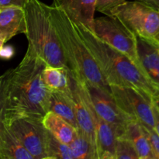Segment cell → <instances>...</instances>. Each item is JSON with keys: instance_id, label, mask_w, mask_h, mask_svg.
<instances>
[{"instance_id": "cell-26", "label": "cell", "mask_w": 159, "mask_h": 159, "mask_svg": "<svg viewBox=\"0 0 159 159\" xmlns=\"http://www.w3.org/2000/svg\"><path fill=\"white\" fill-rule=\"evenodd\" d=\"M14 54V49L11 46H5L2 48L0 51V57L5 60H9L13 56Z\"/></svg>"}, {"instance_id": "cell-29", "label": "cell", "mask_w": 159, "mask_h": 159, "mask_svg": "<svg viewBox=\"0 0 159 159\" xmlns=\"http://www.w3.org/2000/svg\"><path fill=\"white\" fill-rule=\"evenodd\" d=\"M152 103L155 106V107L158 108V111H159V96H157V97H155L154 99H152Z\"/></svg>"}, {"instance_id": "cell-20", "label": "cell", "mask_w": 159, "mask_h": 159, "mask_svg": "<svg viewBox=\"0 0 159 159\" xmlns=\"http://www.w3.org/2000/svg\"><path fill=\"white\" fill-rule=\"evenodd\" d=\"M115 159H139L133 144L125 137H117L115 144Z\"/></svg>"}, {"instance_id": "cell-10", "label": "cell", "mask_w": 159, "mask_h": 159, "mask_svg": "<svg viewBox=\"0 0 159 159\" xmlns=\"http://www.w3.org/2000/svg\"><path fill=\"white\" fill-rule=\"evenodd\" d=\"M137 37V48L144 74L159 89V45L155 41Z\"/></svg>"}, {"instance_id": "cell-31", "label": "cell", "mask_w": 159, "mask_h": 159, "mask_svg": "<svg viewBox=\"0 0 159 159\" xmlns=\"http://www.w3.org/2000/svg\"><path fill=\"white\" fill-rule=\"evenodd\" d=\"M4 42L2 41V40H1V39H0V51H1V49H2V48L3 47V45H4Z\"/></svg>"}, {"instance_id": "cell-14", "label": "cell", "mask_w": 159, "mask_h": 159, "mask_svg": "<svg viewBox=\"0 0 159 159\" xmlns=\"http://www.w3.org/2000/svg\"><path fill=\"white\" fill-rule=\"evenodd\" d=\"M96 0H60L61 6L68 16L93 32Z\"/></svg>"}, {"instance_id": "cell-6", "label": "cell", "mask_w": 159, "mask_h": 159, "mask_svg": "<svg viewBox=\"0 0 159 159\" xmlns=\"http://www.w3.org/2000/svg\"><path fill=\"white\" fill-rule=\"evenodd\" d=\"M136 37L155 41L159 34V12L136 1H125L111 12Z\"/></svg>"}, {"instance_id": "cell-8", "label": "cell", "mask_w": 159, "mask_h": 159, "mask_svg": "<svg viewBox=\"0 0 159 159\" xmlns=\"http://www.w3.org/2000/svg\"><path fill=\"white\" fill-rule=\"evenodd\" d=\"M110 88L115 103L127 116L143 125L155 127L150 98L133 87L110 85Z\"/></svg>"}, {"instance_id": "cell-5", "label": "cell", "mask_w": 159, "mask_h": 159, "mask_svg": "<svg viewBox=\"0 0 159 159\" xmlns=\"http://www.w3.org/2000/svg\"><path fill=\"white\" fill-rule=\"evenodd\" d=\"M2 118L34 159H51L52 134L43 126L42 119L26 115L5 116L3 114Z\"/></svg>"}, {"instance_id": "cell-24", "label": "cell", "mask_w": 159, "mask_h": 159, "mask_svg": "<svg viewBox=\"0 0 159 159\" xmlns=\"http://www.w3.org/2000/svg\"><path fill=\"white\" fill-rule=\"evenodd\" d=\"M9 71L4 73L2 75L0 76V117L2 116L3 110L5 108V103H6V85H7L8 77H9Z\"/></svg>"}, {"instance_id": "cell-19", "label": "cell", "mask_w": 159, "mask_h": 159, "mask_svg": "<svg viewBox=\"0 0 159 159\" xmlns=\"http://www.w3.org/2000/svg\"><path fill=\"white\" fill-rule=\"evenodd\" d=\"M68 145L74 159H98L97 152L94 146L79 132Z\"/></svg>"}, {"instance_id": "cell-22", "label": "cell", "mask_w": 159, "mask_h": 159, "mask_svg": "<svg viewBox=\"0 0 159 159\" xmlns=\"http://www.w3.org/2000/svg\"><path fill=\"white\" fill-rule=\"evenodd\" d=\"M140 124V123H139ZM141 129L144 132V135L148 141L150 147L152 148V153L155 159H159V136L155 131V128L148 126L143 125L140 124Z\"/></svg>"}, {"instance_id": "cell-17", "label": "cell", "mask_w": 159, "mask_h": 159, "mask_svg": "<svg viewBox=\"0 0 159 159\" xmlns=\"http://www.w3.org/2000/svg\"><path fill=\"white\" fill-rule=\"evenodd\" d=\"M123 136L131 142L139 159H155L148 141L138 121L134 120L130 121Z\"/></svg>"}, {"instance_id": "cell-21", "label": "cell", "mask_w": 159, "mask_h": 159, "mask_svg": "<svg viewBox=\"0 0 159 159\" xmlns=\"http://www.w3.org/2000/svg\"><path fill=\"white\" fill-rule=\"evenodd\" d=\"M51 159H74L69 145L61 142L52 135L51 141Z\"/></svg>"}, {"instance_id": "cell-30", "label": "cell", "mask_w": 159, "mask_h": 159, "mask_svg": "<svg viewBox=\"0 0 159 159\" xmlns=\"http://www.w3.org/2000/svg\"><path fill=\"white\" fill-rule=\"evenodd\" d=\"M155 43H158V44L159 45V34H158V35L156 36V37H155Z\"/></svg>"}, {"instance_id": "cell-27", "label": "cell", "mask_w": 159, "mask_h": 159, "mask_svg": "<svg viewBox=\"0 0 159 159\" xmlns=\"http://www.w3.org/2000/svg\"><path fill=\"white\" fill-rule=\"evenodd\" d=\"M152 110H153V114H154V119H155V131L159 136V111L156 107L152 103Z\"/></svg>"}, {"instance_id": "cell-18", "label": "cell", "mask_w": 159, "mask_h": 159, "mask_svg": "<svg viewBox=\"0 0 159 159\" xmlns=\"http://www.w3.org/2000/svg\"><path fill=\"white\" fill-rule=\"evenodd\" d=\"M43 79L51 92L71 91V73L68 69L47 65L43 71Z\"/></svg>"}, {"instance_id": "cell-4", "label": "cell", "mask_w": 159, "mask_h": 159, "mask_svg": "<svg viewBox=\"0 0 159 159\" xmlns=\"http://www.w3.org/2000/svg\"><path fill=\"white\" fill-rule=\"evenodd\" d=\"M23 9L27 49L43 59L48 65L68 69L51 21L50 6L40 0H29Z\"/></svg>"}, {"instance_id": "cell-2", "label": "cell", "mask_w": 159, "mask_h": 159, "mask_svg": "<svg viewBox=\"0 0 159 159\" xmlns=\"http://www.w3.org/2000/svg\"><path fill=\"white\" fill-rule=\"evenodd\" d=\"M75 25L109 85L133 87L152 101L159 96L158 87L127 56L99 39L82 23Z\"/></svg>"}, {"instance_id": "cell-11", "label": "cell", "mask_w": 159, "mask_h": 159, "mask_svg": "<svg viewBox=\"0 0 159 159\" xmlns=\"http://www.w3.org/2000/svg\"><path fill=\"white\" fill-rule=\"evenodd\" d=\"M26 31L23 8L7 6L0 8V39L4 43Z\"/></svg>"}, {"instance_id": "cell-16", "label": "cell", "mask_w": 159, "mask_h": 159, "mask_svg": "<svg viewBox=\"0 0 159 159\" xmlns=\"http://www.w3.org/2000/svg\"><path fill=\"white\" fill-rule=\"evenodd\" d=\"M49 110L60 116L78 130L71 89L68 93L51 92Z\"/></svg>"}, {"instance_id": "cell-15", "label": "cell", "mask_w": 159, "mask_h": 159, "mask_svg": "<svg viewBox=\"0 0 159 159\" xmlns=\"http://www.w3.org/2000/svg\"><path fill=\"white\" fill-rule=\"evenodd\" d=\"M42 123L56 139L64 144H69L78 134L77 129L50 110L42 118Z\"/></svg>"}, {"instance_id": "cell-25", "label": "cell", "mask_w": 159, "mask_h": 159, "mask_svg": "<svg viewBox=\"0 0 159 159\" xmlns=\"http://www.w3.org/2000/svg\"><path fill=\"white\" fill-rule=\"evenodd\" d=\"M29 0H0V8L7 6H17L24 8Z\"/></svg>"}, {"instance_id": "cell-7", "label": "cell", "mask_w": 159, "mask_h": 159, "mask_svg": "<svg viewBox=\"0 0 159 159\" xmlns=\"http://www.w3.org/2000/svg\"><path fill=\"white\" fill-rule=\"evenodd\" d=\"M93 33L99 39L127 56L144 72L138 57L136 36L117 19L112 16L95 18Z\"/></svg>"}, {"instance_id": "cell-3", "label": "cell", "mask_w": 159, "mask_h": 159, "mask_svg": "<svg viewBox=\"0 0 159 159\" xmlns=\"http://www.w3.org/2000/svg\"><path fill=\"white\" fill-rule=\"evenodd\" d=\"M50 12L59 45L70 73L87 85L97 87L111 95L110 85L79 35L75 23L61 6L60 0H53L50 6Z\"/></svg>"}, {"instance_id": "cell-12", "label": "cell", "mask_w": 159, "mask_h": 159, "mask_svg": "<svg viewBox=\"0 0 159 159\" xmlns=\"http://www.w3.org/2000/svg\"><path fill=\"white\" fill-rule=\"evenodd\" d=\"M0 159H34L2 116L0 117Z\"/></svg>"}, {"instance_id": "cell-23", "label": "cell", "mask_w": 159, "mask_h": 159, "mask_svg": "<svg viewBox=\"0 0 159 159\" xmlns=\"http://www.w3.org/2000/svg\"><path fill=\"white\" fill-rule=\"evenodd\" d=\"M125 1L127 0H96V11L111 16L112 10Z\"/></svg>"}, {"instance_id": "cell-13", "label": "cell", "mask_w": 159, "mask_h": 159, "mask_svg": "<svg viewBox=\"0 0 159 159\" xmlns=\"http://www.w3.org/2000/svg\"><path fill=\"white\" fill-rule=\"evenodd\" d=\"M98 159H115L116 135L110 124L102 120L94 109Z\"/></svg>"}, {"instance_id": "cell-1", "label": "cell", "mask_w": 159, "mask_h": 159, "mask_svg": "<svg viewBox=\"0 0 159 159\" xmlns=\"http://www.w3.org/2000/svg\"><path fill=\"white\" fill-rule=\"evenodd\" d=\"M46 62L27 49L18 66L10 69L3 116L43 117L49 111L51 91L43 79Z\"/></svg>"}, {"instance_id": "cell-9", "label": "cell", "mask_w": 159, "mask_h": 159, "mask_svg": "<svg viewBox=\"0 0 159 159\" xmlns=\"http://www.w3.org/2000/svg\"><path fill=\"white\" fill-rule=\"evenodd\" d=\"M85 84L88 89L92 104L96 113L112 126L115 130L116 138L123 136L128 123L134 120L127 116L117 107L111 95L97 87Z\"/></svg>"}, {"instance_id": "cell-28", "label": "cell", "mask_w": 159, "mask_h": 159, "mask_svg": "<svg viewBox=\"0 0 159 159\" xmlns=\"http://www.w3.org/2000/svg\"><path fill=\"white\" fill-rule=\"evenodd\" d=\"M136 1L141 2L159 12V0H136Z\"/></svg>"}]
</instances>
